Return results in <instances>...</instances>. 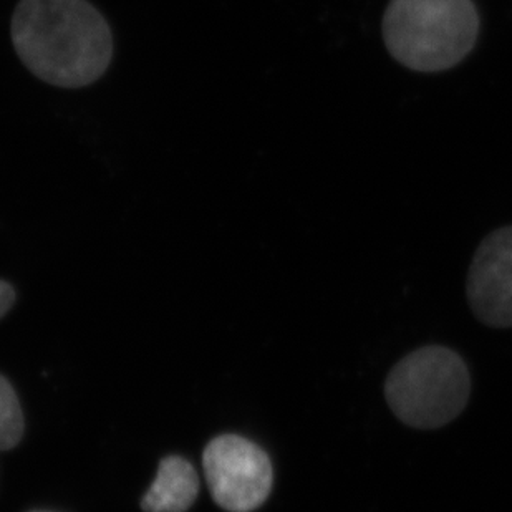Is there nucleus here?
Listing matches in <instances>:
<instances>
[{
	"label": "nucleus",
	"mask_w": 512,
	"mask_h": 512,
	"mask_svg": "<svg viewBox=\"0 0 512 512\" xmlns=\"http://www.w3.org/2000/svg\"><path fill=\"white\" fill-rule=\"evenodd\" d=\"M10 30L25 67L55 87H87L112 62V30L87 0H20Z\"/></svg>",
	"instance_id": "f257e3e1"
},
{
	"label": "nucleus",
	"mask_w": 512,
	"mask_h": 512,
	"mask_svg": "<svg viewBox=\"0 0 512 512\" xmlns=\"http://www.w3.org/2000/svg\"><path fill=\"white\" fill-rule=\"evenodd\" d=\"M383 40L401 65L415 72H443L474 49L479 15L473 0H390Z\"/></svg>",
	"instance_id": "f03ea898"
},
{
	"label": "nucleus",
	"mask_w": 512,
	"mask_h": 512,
	"mask_svg": "<svg viewBox=\"0 0 512 512\" xmlns=\"http://www.w3.org/2000/svg\"><path fill=\"white\" fill-rule=\"evenodd\" d=\"M471 377L463 358L441 345L418 348L393 367L385 398L401 423L418 430L448 425L464 410Z\"/></svg>",
	"instance_id": "7ed1b4c3"
},
{
	"label": "nucleus",
	"mask_w": 512,
	"mask_h": 512,
	"mask_svg": "<svg viewBox=\"0 0 512 512\" xmlns=\"http://www.w3.org/2000/svg\"><path fill=\"white\" fill-rule=\"evenodd\" d=\"M203 468L211 496L226 511H254L271 494V459L242 436L221 435L211 440L203 453Z\"/></svg>",
	"instance_id": "20e7f679"
},
{
	"label": "nucleus",
	"mask_w": 512,
	"mask_h": 512,
	"mask_svg": "<svg viewBox=\"0 0 512 512\" xmlns=\"http://www.w3.org/2000/svg\"><path fill=\"white\" fill-rule=\"evenodd\" d=\"M466 294L483 324L512 327V226L491 232L479 244L469 267Z\"/></svg>",
	"instance_id": "39448f33"
},
{
	"label": "nucleus",
	"mask_w": 512,
	"mask_h": 512,
	"mask_svg": "<svg viewBox=\"0 0 512 512\" xmlns=\"http://www.w3.org/2000/svg\"><path fill=\"white\" fill-rule=\"evenodd\" d=\"M199 494V478L193 464L181 456L161 459L155 481L141 501L145 512H186Z\"/></svg>",
	"instance_id": "423d86ee"
},
{
	"label": "nucleus",
	"mask_w": 512,
	"mask_h": 512,
	"mask_svg": "<svg viewBox=\"0 0 512 512\" xmlns=\"http://www.w3.org/2000/svg\"><path fill=\"white\" fill-rule=\"evenodd\" d=\"M24 413L9 380L0 375V451L12 450L24 436Z\"/></svg>",
	"instance_id": "0eeeda50"
},
{
	"label": "nucleus",
	"mask_w": 512,
	"mask_h": 512,
	"mask_svg": "<svg viewBox=\"0 0 512 512\" xmlns=\"http://www.w3.org/2000/svg\"><path fill=\"white\" fill-rule=\"evenodd\" d=\"M15 302V290L7 282L0 281V319L4 317Z\"/></svg>",
	"instance_id": "6e6552de"
},
{
	"label": "nucleus",
	"mask_w": 512,
	"mask_h": 512,
	"mask_svg": "<svg viewBox=\"0 0 512 512\" xmlns=\"http://www.w3.org/2000/svg\"><path fill=\"white\" fill-rule=\"evenodd\" d=\"M35 512H44V511H35Z\"/></svg>",
	"instance_id": "1a4fd4ad"
}]
</instances>
